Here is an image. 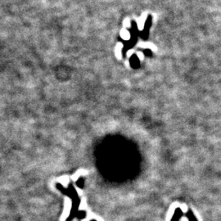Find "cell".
I'll return each instance as SVG.
<instances>
[{"label": "cell", "mask_w": 221, "mask_h": 221, "mask_svg": "<svg viewBox=\"0 0 221 221\" xmlns=\"http://www.w3.org/2000/svg\"><path fill=\"white\" fill-rule=\"evenodd\" d=\"M57 188L62 193H63L64 194L70 197L71 199L72 207L71 210V214H70L69 217H68L67 221L71 220L74 217H75L77 215V213L79 212L78 209L79 206V203H80V199L79 197L78 193H76L75 189H74V187L72 186L71 184H70L67 189H65L61 183H57Z\"/></svg>", "instance_id": "6da1fadb"}, {"label": "cell", "mask_w": 221, "mask_h": 221, "mask_svg": "<svg viewBox=\"0 0 221 221\" xmlns=\"http://www.w3.org/2000/svg\"><path fill=\"white\" fill-rule=\"evenodd\" d=\"M184 215L183 213L182 210L180 208H177L175 211V214L173 215L172 219H171V221H179L180 218L182 217L183 215Z\"/></svg>", "instance_id": "7a4b0ae2"}, {"label": "cell", "mask_w": 221, "mask_h": 221, "mask_svg": "<svg viewBox=\"0 0 221 221\" xmlns=\"http://www.w3.org/2000/svg\"><path fill=\"white\" fill-rule=\"evenodd\" d=\"M184 215L189 219V221H198L197 220V218L195 217V215H194L192 210H189L188 212L186 214H184Z\"/></svg>", "instance_id": "3957f363"}, {"label": "cell", "mask_w": 221, "mask_h": 221, "mask_svg": "<svg viewBox=\"0 0 221 221\" xmlns=\"http://www.w3.org/2000/svg\"><path fill=\"white\" fill-rule=\"evenodd\" d=\"M76 185L78 186L79 188L82 189L84 187V185H85V179L83 178H79L77 180V182H76Z\"/></svg>", "instance_id": "277c9868"}, {"label": "cell", "mask_w": 221, "mask_h": 221, "mask_svg": "<svg viewBox=\"0 0 221 221\" xmlns=\"http://www.w3.org/2000/svg\"><path fill=\"white\" fill-rule=\"evenodd\" d=\"M77 217H78V219H84L85 218V216H86V211L85 210H80V211H79L78 213H77V215H76Z\"/></svg>", "instance_id": "5b68a950"}, {"label": "cell", "mask_w": 221, "mask_h": 221, "mask_svg": "<svg viewBox=\"0 0 221 221\" xmlns=\"http://www.w3.org/2000/svg\"><path fill=\"white\" fill-rule=\"evenodd\" d=\"M121 35H122V37L124 38V39H128V38L130 37L129 33L127 32V31H122V32H121Z\"/></svg>", "instance_id": "8992f818"}, {"label": "cell", "mask_w": 221, "mask_h": 221, "mask_svg": "<svg viewBox=\"0 0 221 221\" xmlns=\"http://www.w3.org/2000/svg\"><path fill=\"white\" fill-rule=\"evenodd\" d=\"M91 221H97V220H91Z\"/></svg>", "instance_id": "52a82bcc"}]
</instances>
